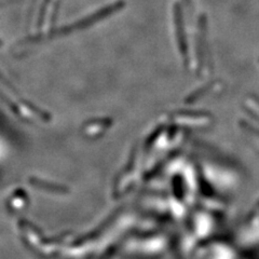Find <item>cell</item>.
I'll return each mask as SVG.
<instances>
[{
	"mask_svg": "<svg viewBox=\"0 0 259 259\" xmlns=\"http://www.w3.org/2000/svg\"><path fill=\"white\" fill-rule=\"evenodd\" d=\"M95 20H96V19H95V14H94L91 19H88L87 21H89V22H95ZM80 23H81V26H85V25H87V22L84 23L83 21H80Z\"/></svg>",
	"mask_w": 259,
	"mask_h": 259,
	"instance_id": "cell-1",
	"label": "cell"
}]
</instances>
